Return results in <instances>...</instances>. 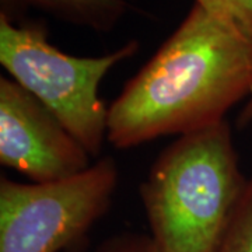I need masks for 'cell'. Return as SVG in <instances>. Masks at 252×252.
Returning <instances> with one entry per match:
<instances>
[{
	"instance_id": "obj_1",
	"label": "cell",
	"mask_w": 252,
	"mask_h": 252,
	"mask_svg": "<svg viewBox=\"0 0 252 252\" xmlns=\"http://www.w3.org/2000/svg\"><path fill=\"white\" fill-rule=\"evenodd\" d=\"M252 95V42L193 4L108 107L107 142L125 150L225 121Z\"/></svg>"
},
{
	"instance_id": "obj_5",
	"label": "cell",
	"mask_w": 252,
	"mask_h": 252,
	"mask_svg": "<svg viewBox=\"0 0 252 252\" xmlns=\"http://www.w3.org/2000/svg\"><path fill=\"white\" fill-rule=\"evenodd\" d=\"M90 153L30 91L0 77V162L31 182H55L91 165Z\"/></svg>"
},
{
	"instance_id": "obj_4",
	"label": "cell",
	"mask_w": 252,
	"mask_h": 252,
	"mask_svg": "<svg viewBox=\"0 0 252 252\" xmlns=\"http://www.w3.org/2000/svg\"><path fill=\"white\" fill-rule=\"evenodd\" d=\"M119 184L112 157L55 182L0 180V252H61L107 215Z\"/></svg>"
},
{
	"instance_id": "obj_8",
	"label": "cell",
	"mask_w": 252,
	"mask_h": 252,
	"mask_svg": "<svg viewBox=\"0 0 252 252\" xmlns=\"http://www.w3.org/2000/svg\"><path fill=\"white\" fill-rule=\"evenodd\" d=\"M195 4L227 20L252 42V0H195Z\"/></svg>"
},
{
	"instance_id": "obj_9",
	"label": "cell",
	"mask_w": 252,
	"mask_h": 252,
	"mask_svg": "<svg viewBox=\"0 0 252 252\" xmlns=\"http://www.w3.org/2000/svg\"><path fill=\"white\" fill-rule=\"evenodd\" d=\"M94 252H158L152 237L137 233L114 235Z\"/></svg>"
},
{
	"instance_id": "obj_3",
	"label": "cell",
	"mask_w": 252,
	"mask_h": 252,
	"mask_svg": "<svg viewBox=\"0 0 252 252\" xmlns=\"http://www.w3.org/2000/svg\"><path fill=\"white\" fill-rule=\"evenodd\" d=\"M137 49L139 42L129 41L101 56L64 54L49 42L42 23L14 24L7 13H0L1 66L62 122L91 157L101 153L108 132V107L99 98V84Z\"/></svg>"
},
{
	"instance_id": "obj_2",
	"label": "cell",
	"mask_w": 252,
	"mask_h": 252,
	"mask_svg": "<svg viewBox=\"0 0 252 252\" xmlns=\"http://www.w3.org/2000/svg\"><path fill=\"white\" fill-rule=\"evenodd\" d=\"M247 184L227 121L178 136L140 185L158 252L215 251Z\"/></svg>"
},
{
	"instance_id": "obj_7",
	"label": "cell",
	"mask_w": 252,
	"mask_h": 252,
	"mask_svg": "<svg viewBox=\"0 0 252 252\" xmlns=\"http://www.w3.org/2000/svg\"><path fill=\"white\" fill-rule=\"evenodd\" d=\"M213 252H252V178Z\"/></svg>"
},
{
	"instance_id": "obj_10",
	"label": "cell",
	"mask_w": 252,
	"mask_h": 252,
	"mask_svg": "<svg viewBox=\"0 0 252 252\" xmlns=\"http://www.w3.org/2000/svg\"><path fill=\"white\" fill-rule=\"evenodd\" d=\"M240 125H252V95L247 99V104L238 118Z\"/></svg>"
},
{
	"instance_id": "obj_6",
	"label": "cell",
	"mask_w": 252,
	"mask_h": 252,
	"mask_svg": "<svg viewBox=\"0 0 252 252\" xmlns=\"http://www.w3.org/2000/svg\"><path fill=\"white\" fill-rule=\"evenodd\" d=\"M7 6L44 10L74 26L108 32L126 14V0H1Z\"/></svg>"
}]
</instances>
